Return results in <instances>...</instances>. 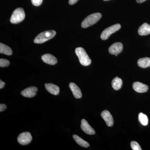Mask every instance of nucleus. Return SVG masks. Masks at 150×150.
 <instances>
[{
    "instance_id": "obj_1",
    "label": "nucleus",
    "mask_w": 150,
    "mask_h": 150,
    "mask_svg": "<svg viewBox=\"0 0 150 150\" xmlns=\"http://www.w3.org/2000/svg\"><path fill=\"white\" fill-rule=\"evenodd\" d=\"M75 52L81 64L83 66H88L91 64V59L83 48L81 47L77 48L75 50Z\"/></svg>"
},
{
    "instance_id": "obj_2",
    "label": "nucleus",
    "mask_w": 150,
    "mask_h": 150,
    "mask_svg": "<svg viewBox=\"0 0 150 150\" xmlns=\"http://www.w3.org/2000/svg\"><path fill=\"white\" fill-rule=\"evenodd\" d=\"M102 15L99 13L91 14L87 16L82 22L81 26L83 28H86L96 23L101 18Z\"/></svg>"
},
{
    "instance_id": "obj_3",
    "label": "nucleus",
    "mask_w": 150,
    "mask_h": 150,
    "mask_svg": "<svg viewBox=\"0 0 150 150\" xmlns=\"http://www.w3.org/2000/svg\"><path fill=\"white\" fill-rule=\"evenodd\" d=\"M56 32L54 30H46L40 33L35 38L34 42L35 43H42L54 37Z\"/></svg>"
},
{
    "instance_id": "obj_4",
    "label": "nucleus",
    "mask_w": 150,
    "mask_h": 150,
    "mask_svg": "<svg viewBox=\"0 0 150 150\" xmlns=\"http://www.w3.org/2000/svg\"><path fill=\"white\" fill-rule=\"evenodd\" d=\"M25 18L24 10L22 8H18L15 10L12 14L10 21L13 24H17L21 22Z\"/></svg>"
},
{
    "instance_id": "obj_5",
    "label": "nucleus",
    "mask_w": 150,
    "mask_h": 150,
    "mask_svg": "<svg viewBox=\"0 0 150 150\" xmlns=\"http://www.w3.org/2000/svg\"><path fill=\"white\" fill-rule=\"evenodd\" d=\"M121 25L120 24L113 25L110 27L105 29L100 35V38L102 40L107 39L111 34L119 30L121 28Z\"/></svg>"
},
{
    "instance_id": "obj_6",
    "label": "nucleus",
    "mask_w": 150,
    "mask_h": 150,
    "mask_svg": "<svg viewBox=\"0 0 150 150\" xmlns=\"http://www.w3.org/2000/svg\"><path fill=\"white\" fill-rule=\"evenodd\" d=\"M31 134L28 132H24L19 134L18 137V142L22 145L28 144L32 141Z\"/></svg>"
},
{
    "instance_id": "obj_7",
    "label": "nucleus",
    "mask_w": 150,
    "mask_h": 150,
    "mask_svg": "<svg viewBox=\"0 0 150 150\" xmlns=\"http://www.w3.org/2000/svg\"><path fill=\"white\" fill-rule=\"evenodd\" d=\"M123 44L120 42H117L112 44L108 49L109 53L112 55H118L123 51Z\"/></svg>"
},
{
    "instance_id": "obj_8",
    "label": "nucleus",
    "mask_w": 150,
    "mask_h": 150,
    "mask_svg": "<svg viewBox=\"0 0 150 150\" xmlns=\"http://www.w3.org/2000/svg\"><path fill=\"white\" fill-rule=\"evenodd\" d=\"M38 91L36 87L30 86L25 89L21 92L22 96L27 98H32L36 95Z\"/></svg>"
},
{
    "instance_id": "obj_9",
    "label": "nucleus",
    "mask_w": 150,
    "mask_h": 150,
    "mask_svg": "<svg viewBox=\"0 0 150 150\" xmlns=\"http://www.w3.org/2000/svg\"><path fill=\"white\" fill-rule=\"evenodd\" d=\"M81 123V129L86 134L88 135H93L95 134V131L92 128L85 119H82Z\"/></svg>"
},
{
    "instance_id": "obj_10",
    "label": "nucleus",
    "mask_w": 150,
    "mask_h": 150,
    "mask_svg": "<svg viewBox=\"0 0 150 150\" xmlns=\"http://www.w3.org/2000/svg\"><path fill=\"white\" fill-rule=\"evenodd\" d=\"M101 116L105 121L108 126L111 127L113 126V123H114L113 118L109 111L106 110H104L101 112Z\"/></svg>"
},
{
    "instance_id": "obj_11",
    "label": "nucleus",
    "mask_w": 150,
    "mask_h": 150,
    "mask_svg": "<svg viewBox=\"0 0 150 150\" xmlns=\"http://www.w3.org/2000/svg\"><path fill=\"white\" fill-rule=\"evenodd\" d=\"M133 88L135 91L140 93L146 92L149 89L147 85L139 82H134L133 84Z\"/></svg>"
},
{
    "instance_id": "obj_12",
    "label": "nucleus",
    "mask_w": 150,
    "mask_h": 150,
    "mask_svg": "<svg viewBox=\"0 0 150 150\" xmlns=\"http://www.w3.org/2000/svg\"><path fill=\"white\" fill-rule=\"evenodd\" d=\"M42 61L46 64L54 65L57 63V59L55 56L50 54H45L41 57Z\"/></svg>"
},
{
    "instance_id": "obj_13",
    "label": "nucleus",
    "mask_w": 150,
    "mask_h": 150,
    "mask_svg": "<svg viewBox=\"0 0 150 150\" xmlns=\"http://www.w3.org/2000/svg\"><path fill=\"white\" fill-rule=\"evenodd\" d=\"M69 87L72 92L74 96L76 98H80L82 96V94L80 89L74 83L69 84Z\"/></svg>"
},
{
    "instance_id": "obj_14",
    "label": "nucleus",
    "mask_w": 150,
    "mask_h": 150,
    "mask_svg": "<svg viewBox=\"0 0 150 150\" xmlns=\"http://www.w3.org/2000/svg\"><path fill=\"white\" fill-rule=\"evenodd\" d=\"M46 90L52 94L58 95L60 92L59 86L53 83H46L45 85Z\"/></svg>"
},
{
    "instance_id": "obj_15",
    "label": "nucleus",
    "mask_w": 150,
    "mask_h": 150,
    "mask_svg": "<svg viewBox=\"0 0 150 150\" xmlns=\"http://www.w3.org/2000/svg\"><path fill=\"white\" fill-rule=\"evenodd\" d=\"M138 33L141 35H146L150 34V25L145 23L138 29Z\"/></svg>"
},
{
    "instance_id": "obj_16",
    "label": "nucleus",
    "mask_w": 150,
    "mask_h": 150,
    "mask_svg": "<svg viewBox=\"0 0 150 150\" xmlns=\"http://www.w3.org/2000/svg\"><path fill=\"white\" fill-rule=\"evenodd\" d=\"M138 66L142 68H146L150 67V58L148 57L141 58L137 62Z\"/></svg>"
},
{
    "instance_id": "obj_17",
    "label": "nucleus",
    "mask_w": 150,
    "mask_h": 150,
    "mask_svg": "<svg viewBox=\"0 0 150 150\" xmlns=\"http://www.w3.org/2000/svg\"><path fill=\"white\" fill-rule=\"evenodd\" d=\"M123 84V81L120 78L116 77L112 80V86L115 90H118L121 88Z\"/></svg>"
},
{
    "instance_id": "obj_18",
    "label": "nucleus",
    "mask_w": 150,
    "mask_h": 150,
    "mask_svg": "<svg viewBox=\"0 0 150 150\" xmlns=\"http://www.w3.org/2000/svg\"><path fill=\"white\" fill-rule=\"evenodd\" d=\"M0 53L10 56L12 54L13 51L9 46L1 43H0Z\"/></svg>"
},
{
    "instance_id": "obj_19",
    "label": "nucleus",
    "mask_w": 150,
    "mask_h": 150,
    "mask_svg": "<svg viewBox=\"0 0 150 150\" xmlns=\"http://www.w3.org/2000/svg\"><path fill=\"white\" fill-rule=\"evenodd\" d=\"M73 137L76 142L81 146L85 148H88L89 146V144L87 142L83 139H82L79 137L77 135H74Z\"/></svg>"
},
{
    "instance_id": "obj_20",
    "label": "nucleus",
    "mask_w": 150,
    "mask_h": 150,
    "mask_svg": "<svg viewBox=\"0 0 150 150\" xmlns=\"http://www.w3.org/2000/svg\"><path fill=\"white\" fill-rule=\"evenodd\" d=\"M139 121L142 125L144 126H147L149 122V120L147 116L144 113L140 112L139 115Z\"/></svg>"
},
{
    "instance_id": "obj_21",
    "label": "nucleus",
    "mask_w": 150,
    "mask_h": 150,
    "mask_svg": "<svg viewBox=\"0 0 150 150\" xmlns=\"http://www.w3.org/2000/svg\"><path fill=\"white\" fill-rule=\"evenodd\" d=\"M131 146L133 150H142L139 144L137 142H134V141L131 142Z\"/></svg>"
},
{
    "instance_id": "obj_22",
    "label": "nucleus",
    "mask_w": 150,
    "mask_h": 150,
    "mask_svg": "<svg viewBox=\"0 0 150 150\" xmlns=\"http://www.w3.org/2000/svg\"><path fill=\"white\" fill-rule=\"evenodd\" d=\"M10 64V63L8 60L5 59H0V67H8Z\"/></svg>"
},
{
    "instance_id": "obj_23",
    "label": "nucleus",
    "mask_w": 150,
    "mask_h": 150,
    "mask_svg": "<svg viewBox=\"0 0 150 150\" xmlns=\"http://www.w3.org/2000/svg\"><path fill=\"white\" fill-rule=\"evenodd\" d=\"M31 1L33 4L36 6L40 5L43 2V0H31Z\"/></svg>"
},
{
    "instance_id": "obj_24",
    "label": "nucleus",
    "mask_w": 150,
    "mask_h": 150,
    "mask_svg": "<svg viewBox=\"0 0 150 150\" xmlns=\"http://www.w3.org/2000/svg\"><path fill=\"white\" fill-rule=\"evenodd\" d=\"M6 105L5 104H0V111L2 112L6 108Z\"/></svg>"
},
{
    "instance_id": "obj_25",
    "label": "nucleus",
    "mask_w": 150,
    "mask_h": 150,
    "mask_svg": "<svg viewBox=\"0 0 150 150\" xmlns=\"http://www.w3.org/2000/svg\"><path fill=\"white\" fill-rule=\"evenodd\" d=\"M5 83L2 80H0V89H2L5 86Z\"/></svg>"
},
{
    "instance_id": "obj_26",
    "label": "nucleus",
    "mask_w": 150,
    "mask_h": 150,
    "mask_svg": "<svg viewBox=\"0 0 150 150\" xmlns=\"http://www.w3.org/2000/svg\"><path fill=\"white\" fill-rule=\"evenodd\" d=\"M79 0H69V4L70 5H74L76 4Z\"/></svg>"
},
{
    "instance_id": "obj_27",
    "label": "nucleus",
    "mask_w": 150,
    "mask_h": 150,
    "mask_svg": "<svg viewBox=\"0 0 150 150\" xmlns=\"http://www.w3.org/2000/svg\"><path fill=\"white\" fill-rule=\"evenodd\" d=\"M137 1V2L138 3H142L144 2L146 0H136Z\"/></svg>"
},
{
    "instance_id": "obj_28",
    "label": "nucleus",
    "mask_w": 150,
    "mask_h": 150,
    "mask_svg": "<svg viewBox=\"0 0 150 150\" xmlns=\"http://www.w3.org/2000/svg\"><path fill=\"white\" fill-rule=\"evenodd\" d=\"M103 1H109V0H103Z\"/></svg>"
}]
</instances>
